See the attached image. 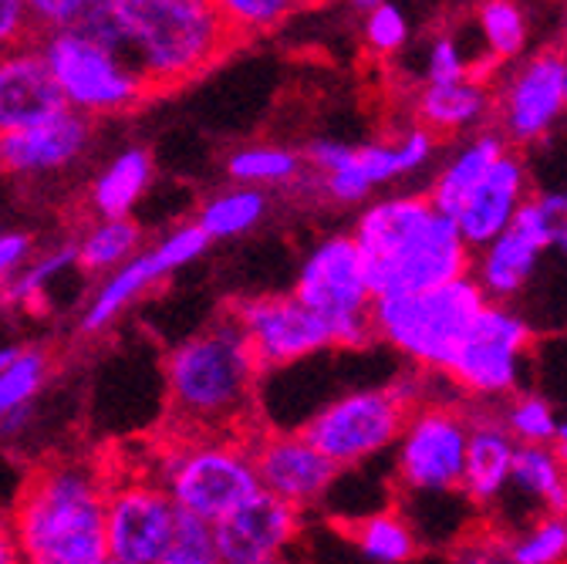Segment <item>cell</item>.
Returning a JSON list of instances; mask_svg holds the SVG:
<instances>
[{
	"label": "cell",
	"mask_w": 567,
	"mask_h": 564,
	"mask_svg": "<svg viewBox=\"0 0 567 564\" xmlns=\"http://www.w3.org/2000/svg\"><path fill=\"white\" fill-rule=\"evenodd\" d=\"M440 153V135L430 132L425 125H419L415 119L402 129H395L392 135L372 139V143L359 146L365 176L372 180L375 189L395 186L415 173H422Z\"/></svg>",
	"instance_id": "26"
},
{
	"label": "cell",
	"mask_w": 567,
	"mask_h": 564,
	"mask_svg": "<svg viewBox=\"0 0 567 564\" xmlns=\"http://www.w3.org/2000/svg\"><path fill=\"white\" fill-rule=\"evenodd\" d=\"M409 406L385 386L351 389L324 402L301 422V433L344 473L365 466L379 453L392 450L402 433Z\"/></svg>",
	"instance_id": "11"
},
{
	"label": "cell",
	"mask_w": 567,
	"mask_h": 564,
	"mask_svg": "<svg viewBox=\"0 0 567 564\" xmlns=\"http://www.w3.org/2000/svg\"><path fill=\"white\" fill-rule=\"evenodd\" d=\"M38 28H64V24H75L89 8H99L105 0H28Z\"/></svg>",
	"instance_id": "43"
},
{
	"label": "cell",
	"mask_w": 567,
	"mask_h": 564,
	"mask_svg": "<svg viewBox=\"0 0 567 564\" xmlns=\"http://www.w3.org/2000/svg\"><path fill=\"white\" fill-rule=\"evenodd\" d=\"M169 430L186 433H254L264 369L237 318L224 308L209 325L166 351Z\"/></svg>",
	"instance_id": "2"
},
{
	"label": "cell",
	"mask_w": 567,
	"mask_h": 564,
	"mask_svg": "<svg viewBox=\"0 0 567 564\" xmlns=\"http://www.w3.org/2000/svg\"><path fill=\"white\" fill-rule=\"evenodd\" d=\"M501 501H520L514 527L540 514H567V470L550 443H517L511 480Z\"/></svg>",
	"instance_id": "24"
},
{
	"label": "cell",
	"mask_w": 567,
	"mask_h": 564,
	"mask_svg": "<svg viewBox=\"0 0 567 564\" xmlns=\"http://www.w3.org/2000/svg\"><path fill=\"white\" fill-rule=\"evenodd\" d=\"M560 48H540L504 64L493 82V122L514 150H534L564 125Z\"/></svg>",
	"instance_id": "12"
},
{
	"label": "cell",
	"mask_w": 567,
	"mask_h": 564,
	"mask_svg": "<svg viewBox=\"0 0 567 564\" xmlns=\"http://www.w3.org/2000/svg\"><path fill=\"white\" fill-rule=\"evenodd\" d=\"M351 237L359 240L375 295L425 291L470 274L473 247L425 193L365 199Z\"/></svg>",
	"instance_id": "4"
},
{
	"label": "cell",
	"mask_w": 567,
	"mask_h": 564,
	"mask_svg": "<svg viewBox=\"0 0 567 564\" xmlns=\"http://www.w3.org/2000/svg\"><path fill=\"white\" fill-rule=\"evenodd\" d=\"M34 254V237L24 230H0V280Z\"/></svg>",
	"instance_id": "44"
},
{
	"label": "cell",
	"mask_w": 567,
	"mask_h": 564,
	"mask_svg": "<svg viewBox=\"0 0 567 564\" xmlns=\"http://www.w3.org/2000/svg\"><path fill=\"white\" fill-rule=\"evenodd\" d=\"M466 75H483V68L466 54V48L460 44V38L443 34L430 44L422 61V79L425 82H456Z\"/></svg>",
	"instance_id": "40"
},
{
	"label": "cell",
	"mask_w": 567,
	"mask_h": 564,
	"mask_svg": "<svg viewBox=\"0 0 567 564\" xmlns=\"http://www.w3.org/2000/svg\"><path fill=\"white\" fill-rule=\"evenodd\" d=\"M554 453L560 457V463H564V470H567V419L564 422H557V433H554Z\"/></svg>",
	"instance_id": "46"
},
{
	"label": "cell",
	"mask_w": 567,
	"mask_h": 564,
	"mask_svg": "<svg viewBox=\"0 0 567 564\" xmlns=\"http://www.w3.org/2000/svg\"><path fill=\"white\" fill-rule=\"evenodd\" d=\"M206 247H209V240L196 227V221L173 227L156 244L142 247L125 264H118L115 270L102 274L99 288L92 291L89 305L82 308L79 328L85 335L109 331L132 305H138V298H146L156 285H163L169 274H176L179 267H186L196 257H203Z\"/></svg>",
	"instance_id": "14"
},
{
	"label": "cell",
	"mask_w": 567,
	"mask_h": 564,
	"mask_svg": "<svg viewBox=\"0 0 567 564\" xmlns=\"http://www.w3.org/2000/svg\"><path fill=\"white\" fill-rule=\"evenodd\" d=\"M112 470L68 457L31 470L11 507V531L28 564H109L105 504Z\"/></svg>",
	"instance_id": "3"
},
{
	"label": "cell",
	"mask_w": 567,
	"mask_h": 564,
	"mask_svg": "<svg viewBox=\"0 0 567 564\" xmlns=\"http://www.w3.org/2000/svg\"><path fill=\"white\" fill-rule=\"evenodd\" d=\"M230 183H247L257 189H277V186H298L308 180V163L298 150L277 146V143H254L240 146L224 163Z\"/></svg>",
	"instance_id": "31"
},
{
	"label": "cell",
	"mask_w": 567,
	"mask_h": 564,
	"mask_svg": "<svg viewBox=\"0 0 567 564\" xmlns=\"http://www.w3.org/2000/svg\"><path fill=\"white\" fill-rule=\"evenodd\" d=\"M501 561L514 564H560L567 561V521L564 514H540L514 527L501 541Z\"/></svg>",
	"instance_id": "34"
},
{
	"label": "cell",
	"mask_w": 567,
	"mask_h": 564,
	"mask_svg": "<svg viewBox=\"0 0 567 564\" xmlns=\"http://www.w3.org/2000/svg\"><path fill=\"white\" fill-rule=\"evenodd\" d=\"M550 254V234H547V214L537 199V189L520 203L514 221L489 237L483 247L473 250L470 277L483 291L486 301L517 305L530 288Z\"/></svg>",
	"instance_id": "16"
},
{
	"label": "cell",
	"mask_w": 567,
	"mask_h": 564,
	"mask_svg": "<svg viewBox=\"0 0 567 564\" xmlns=\"http://www.w3.org/2000/svg\"><path fill=\"white\" fill-rule=\"evenodd\" d=\"M250 453L260 490L301 511L328 501L338 483V466L295 427V430H254Z\"/></svg>",
	"instance_id": "17"
},
{
	"label": "cell",
	"mask_w": 567,
	"mask_h": 564,
	"mask_svg": "<svg viewBox=\"0 0 567 564\" xmlns=\"http://www.w3.org/2000/svg\"><path fill=\"white\" fill-rule=\"evenodd\" d=\"M64 28L122 51L153 92L199 79L237 44L213 0H105Z\"/></svg>",
	"instance_id": "1"
},
{
	"label": "cell",
	"mask_w": 567,
	"mask_h": 564,
	"mask_svg": "<svg viewBox=\"0 0 567 564\" xmlns=\"http://www.w3.org/2000/svg\"><path fill=\"white\" fill-rule=\"evenodd\" d=\"M560 82H564V102H567V44L560 48Z\"/></svg>",
	"instance_id": "48"
},
{
	"label": "cell",
	"mask_w": 567,
	"mask_h": 564,
	"mask_svg": "<svg viewBox=\"0 0 567 564\" xmlns=\"http://www.w3.org/2000/svg\"><path fill=\"white\" fill-rule=\"evenodd\" d=\"M511 150V143L496 125H483L476 132H466L456 139V146L446 153V160L436 166L425 196L433 199L436 209L453 217V209L466 199V193L489 173V166Z\"/></svg>",
	"instance_id": "25"
},
{
	"label": "cell",
	"mask_w": 567,
	"mask_h": 564,
	"mask_svg": "<svg viewBox=\"0 0 567 564\" xmlns=\"http://www.w3.org/2000/svg\"><path fill=\"white\" fill-rule=\"evenodd\" d=\"M409 34H412L409 14L395 4V0H385V4L365 11V18H362V44L379 61L402 54L409 44Z\"/></svg>",
	"instance_id": "38"
},
{
	"label": "cell",
	"mask_w": 567,
	"mask_h": 564,
	"mask_svg": "<svg viewBox=\"0 0 567 564\" xmlns=\"http://www.w3.org/2000/svg\"><path fill=\"white\" fill-rule=\"evenodd\" d=\"M305 527V511L257 490L240 507L213 524L217 561L224 564H274L288 554Z\"/></svg>",
	"instance_id": "18"
},
{
	"label": "cell",
	"mask_w": 567,
	"mask_h": 564,
	"mask_svg": "<svg viewBox=\"0 0 567 564\" xmlns=\"http://www.w3.org/2000/svg\"><path fill=\"white\" fill-rule=\"evenodd\" d=\"M166 564H217V544H213V524L183 511L176 521V534L166 554Z\"/></svg>",
	"instance_id": "39"
},
{
	"label": "cell",
	"mask_w": 567,
	"mask_h": 564,
	"mask_svg": "<svg viewBox=\"0 0 567 564\" xmlns=\"http://www.w3.org/2000/svg\"><path fill=\"white\" fill-rule=\"evenodd\" d=\"M501 419L511 430V437L517 443H554L557 433V409L544 392H511L507 399H501Z\"/></svg>",
	"instance_id": "37"
},
{
	"label": "cell",
	"mask_w": 567,
	"mask_h": 564,
	"mask_svg": "<svg viewBox=\"0 0 567 564\" xmlns=\"http://www.w3.org/2000/svg\"><path fill=\"white\" fill-rule=\"evenodd\" d=\"M415 122L440 139H460L493 122V85L486 75H466L456 82H422L412 102Z\"/></svg>",
	"instance_id": "23"
},
{
	"label": "cell",
	"mask_w": 567,
	"mask_h": 564,
	"mask_svg": "<svg viewBox=\"0 0 567 564\" xmlns=\"http://www.w3.org/2000/svg\"><path fill=\"white\" fill-rule=\"evenodd\" d=\"M146 247V230L132 217H95V224L75 240V270L102 277Z\"/></svg>",
	"instance_id": "30"
},
{
	"label": "cell",
	"mask_w": 567,
	"mask_h": 564,
	"mask_svg": "<svg viewBox=\"0 0 567 564\" xmlns=\"http://www.w3.org/2000/svg\"><path fill=\"white\" fill-rule=\"evenodd\" d=\"M227 311L237 318L244 338L250 341L264 376L295 369L334 348L328 321L315 308H308L295 291L240 298L227 305Z\"/></svg>",
	"instance_id": "15"
},
{
	"label": "cell",
	"mask_w": 567,
	"mask_h": 564,
	"mask_svg": "<svg viewBox=\"0 0 567 564\" xmlns=\"http://www.w3.org/2000/svg\"><path fill=\"white\" fill-rule=\"evenodd\" d=\"M311 4H321V0H311Z\"/></svg>",
	"instance_id": "50"
},
{
	"label": "cell",
	"mask_w": 567,
	"mask_h": 564,
	"mask_svg": "<svg viewBox=\"0 0 567 564\" xmlns=\"http://www.w3.org/2000/svg\"><path fill=\"white\" fill-rule=\"evenodd\" d=\"M344 537L365 561H375V564H405L419 557L422 551V537L412 517H405L402 511H389V507L351 517L344 524Z\"/></svg>",
	"instance_id": "28"
},
{
	"label": "cell",
	"mask_w": 567,
	"mask_h": 564,
	"mask_svg": "<svg viewBox=\"0 0 567 564\" xmlns=\"http://www.w3.org/2000/svg\"><path fill=\"white\" fill-rule=\"evenodd\" d=\"M18 561H21V551H18L11 521H0V564H18Z\"/></svg>",
	"instance_id": "45"
},
{
	"label": "cell",
	"mask_w": 567,
	"mask_h": 564,
	"mask_svg": "<svg viewBox=\"0 0 567 564\" xmlns=\"http://www.w3.org/2000/svg\"><path fill=\"white\" fill-rule=\"evenodd\" d=\"M213 4L240 44L280 31L298 11L311 8V0H213Z\"/></svg>",
	"instance_id": "35"
},
{
	"label": "cell",
	"mask_w": 567,
	"mask_h": 564,
	"mask_svg": "<svg viewBox=\"0 0 567 564\" xmlns=\"http://www.w3.org/2000/svg\"><path fill=\"white\" fill-rule=\"evenodd\" d=\"M51 376V359L44 348H18L14 359L0 366V416L28 409Z\"/></svg>",
	"instance_id": "36"
},
{
	"label": "cell",
	"mask_w": 567,
	"mask_h": 564,
	"mask_svg": "<svg viewBox=\"0 0 567 564\" xmlns=\"http://www.w3.org/2000/svg\"><path fill=\"white\" fill-rule=\"evenodd\" d=\"M483 305L486 298L470 274L425 291L375 295L372 301L375 341L389 345L399 359H405V366L446 372L470 321Z\"/></svg>",
	"instance_id": "6"
},
{
	"label": "cell",
	"mask_w": 567,
	"mask_h": 564,
	"mask_svg": "<svg viewBox=\"0 0 567 564\" xmlns=\"http://www.w3.org/2000/svg\"><path fill=\"white\" fill-rule=\"evenodd\" d=\"M534 341L537 328L517 305L486 301L470 321L443 376L463 399L501 402L524 386Z\"/></svg>",
	"instance_id": "9"
},
{
	"label": "cell",
	"mask_w": 567,
	"mask_h": 564,
	"mask_svg": "<svg viewBox=\"0 0 567 564\" xmlns=\"http://www.w3.org/2000/svg\"><path fill=\"white\" fill-rule=\"evenodd\" d=\"M38 51L61 102L89 119L125 115L153 95L150 82L122 51L79 28H41Z\"/></svg>",
	"instance_id": "7"
},
{
	"label": "cell",
	"mask_w": 567,
	"mask_h": 564,
	"mask_svg": "<svg viewBox=\"0 0 567 564\" xmlns=\"http://www.w3.org/2000/svg\"><path fill=\"white\" fill-rule=\"evenodd\" d=\"M295 295L328 321L334 348L365 351L375 345V291L365 254L351 234H328L305 254L295 277Z\"/></svg>",
	"instance_id": "8"
},
{
	"label": "cell",
	"mask_w": 567,
	"mask_h": 564,
	"mask_svg": "<svg viewBox=\"0 0 567 564\" xmlns=\"http://www.w3.org/2000/svg\"><path fill=\"white\" fill-rule=\"evenodd\" d=\"M146 470L169 498L217 524L234 507H240L247 498L260 490L254 453H250V433H186L173 430L166 443H159L156 457Z\"/></svg>",
	"instance_id": "5"
},
{
	"label": "cell",
	"mask_w": 567,
	"mask_h": 564,
	"mask_svg": "<svg viewBox=\"0 0 567 564\" xmlns=\"http://www.w3.org/2000/svg\"><path fill=\"white\" fill-rule=\"evenodd\" d=\"M183 507L146 473H112L105 547L112 564H166Z\"/></svg>",
	"instance_id": "13"
},
{
	"label": "cell",
	"mask_w": 567,
	"mask_h": 564,
	"mask_svg": "<svg viewBox=\"0 0 567 564\" xmlns=\"http://www.w3.org/2000/svg\"><path fill=\"white\" fill-rule=\"evenodd\" d=\"M537 199L547 214L550 254L567 260V186L564 189H537Z\"/></svg>",
	"instance_id": "42"
},
{
	"label": "cell",
	"mask_w": 567,
	"mask_h": 564,
	"mask_svg": "<svg viewBox=\"0 0 567 564\" xmlns=\"http://www.w3.org/2000/svg\"><path fill=\"white\" fill-rule=\"evenodd\" d=\"M75 267V244H58L44 254H31L14 274L0 280V298L11 308H38L54 280Z\"/></svg>",
	"instance_id": "33"
},
{
	"label": "cell",
	"mask_w": 567,
	"mask_h": 564,
	"mask_svg": "<svg viewBox=\"0 0 567 564\" xmlns=\"http://www.w3.org/2000/svg\"><path fill=\"white\" fill-rule=\"evenodd\" d=\"M476 38L489 64H511L527 54L530 21L517 0H480L476 4Z\"/></svg>",
	"instance_id": "32"
},
{
	"label": "cell",
	"mask_w": 567,
	"mask_h": 564,
	"mask_svg": "<svg viewBox=\"0 0 567 564\" xmlns=\"http://www.w3.org/2000/svg\"><path fill=\"white\" fill-rule=\"evenodd\" d=\"M379 4H385V0H348V8H354L359 14H365V11H372V8H379Z\"/></svg>",
	"instance_id": "47"
},
{
	"label": "cell",
	"mask_w": 567,
	"mask_h": 564,
	"mask_svg": "<svg viewBox=\"0 0 567 564\" xmlns=\"http://www.w3.org/2000/svg\"><path fill=\"white\" fill-rule=\"evenodd\" d=\"M61 92L38 51V38L0 54V132H18L58 112Z\"/></svg>",
	"instance_id": "22"
},
{
	"label": "cell",
	"mask_w": 567,
	"mask_h": 564,
	"mask_svg": "<svg viewBox=\"0 0 567 564\" xmlns=\"http://www.w3.org/2000/svg\"><path fill=\"white\" fill-rule=\"evenodd\" d=\"M470 409L453 399H425L409 409L395 450V486L409 498H456L463 486Z\"/></svg>",
	"instance_id": "10"
},
{
	"label": "cell",
	"mask_w": 567,
	"mask_h": 564,
	"mask_svg": "<svg viewBox=\"0 0 567 564\" xmlns=\"http://www.w3.org/2000/svg\"><path fill=\"white\" fill-rule=\"evenodd\" d=\"M153 176L156 163L150 150L128 146L115 153L89 186V209L95 217H132V209L146 196Z\"/></svg>",
	"instance_id": "27"
},
{
	"label": "cell",
	"mask_w": 567,
	"mask_h": 564,
	"mask_svg": "<svg viewBox=\"0 0 567 564\" xmlns=\"http://www.w3.org/2000/svg\"><path fill=\"white\" fill-rule=\"evenodd\" d=\"M267 209H270L267 189L230 183L227 189L206 196L193 221L206 234V240H234V237L257 230L267 217Z\"/></svg>",
	"instance_id": "29"
},
{
	"label": "cell",
	"mask_w": 567,
	"mask_h": 564,
	"mask_svg": "<svg viewBox=\"0 0 567 564\" xmlns=\"http://www.w3.org/2000/svg\"><path fill=\"white\" fill-rule=\"evenodd\" d=\"M92 139L95 119L61 105L48 119L4 135V173L24 180L58 176L82 163V156L92 150Z\"/></svg>",
	"instance_id": "19"
},
{
	"label": "cell",
	"mask_w": 567,
	"mask_h": 564,
	"mask_svg": "<svg viewBox=\"0 0 567 564\" xmlns=\"http://www.w3.org/2000/svg\"><path fill=\"white\" fill-rule=\"evenodd\" d=\"M564 521H567V514H564Z\"/></svg>",
	"instance_id": "51"
},
{
	"label": "cell",
	"mask_w": 567,
	"mask_h": 564,
	"mask_svg": "<svg viewBox=\"0 0 567 564\" xmlns=\"http://www.w3.org/2000/svg\"><path fill=\"white\" fill-rule=\"evenodd\" d=\"M517 440L504 427L496 402H476L470 409V433H466V463H463V501L489 511L504 498Z\"/></svg>",
	"instance_id": "21"
},
{
	"label": "cell",
	"mask_w": 567,
	"mask_h": 564,
	"mask_svg": "<svg viewBox=\"0 0 567 564\" xmlns=\"http://www.w3.org/2000/svg\"><path fill=\"white\" fill-rule=\"evenodd\" d=\"M38 31L41 28L28 0H0V54L31 44Z\"/></svg>",
	"instance_id": "41"
},
{
	"label": "cell",
	"mask_w": 567,
	"mask_h": 564,
	"mask_svg": "<svg viewBox=\"0 0 567 564\" xmlns=\"http://www.w3.org/2000/svg\"><path fill=\"white\" fill-rule=\"evenodd\" d=\"M530 193H534L530 166L524 153L511 146L489 166V173L466 193V199L453 209L450 221L456 224L463 240L476 250L514 221V214Z\"/></svg>",
	"instance_id": "20"
},
{
	"label": "cell",
	"mask_w": 567,
	"mask_h": 564,
	"mask_svg": "<svg viewBox=\"0 0 567 564\" xmlns=\"http://www.w3.org/2000/svg\"><path fill=\"white\" fill-rule=\"evenodd\" d=\"M0 173H4V132H0Z\"/></svg>",
	"instance_id": "49"
}]
</instances>
